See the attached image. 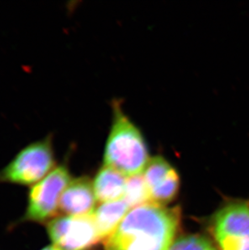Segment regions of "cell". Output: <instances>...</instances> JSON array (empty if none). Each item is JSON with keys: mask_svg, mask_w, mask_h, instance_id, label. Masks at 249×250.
Masks as SVG:
<instances>
[{"mask_svg": "<svg viewBox=\"0 0 249 250\" xmlns=\"http://www.w3.org/2000/svg\"><path fill=\"white\" fill-rule=\"evenodd\" d=\"M213 233L219 250H249V203L233 202L213 220Z\"/></svg>", "mask_w": 249, "mask_h": 250, "instance_id": "6", "label": "cell"}, {"mask_svg": "<svg viewBox=\"0 0 249 250\" xmlns=\"http://www.w3.org/2000/svg\"><path fill=\"white\" fill-rule=\"evenodd\" d=\"M42 250H62L61 249H59V247H57V246H47V247H45V248L43 249Z\"/></svg>", "mask_w": 249, "mask_h": 250, "instance_id": "13", "label": "cell"}, {"mask_svg": "<svg viewBox=\"0 0 249 250\" xmlns=\"http://www.w3.org/2000/svg\"><path fill=\"white\" fill-rule=\"evenodd\" d=\"M57 166L53 135H46L26 145L0 170V182L34 186Z\"/></svg>", "mask_w": 249, "mask_h": 250, "instance_id": "3", "label": "cell"}, {"mask_svg": "<svg viewBox=\"0 0 249 250\" xmlns=\"http://www.w3.org/2000/svg\"><path fill=\"white\" fill-rule=\"evenodd\" d=\"M47 231L62 250H89L101 240L93 213L55 217L47 223Z\"/></svg>", "mask_w": 249, "mask_h": 250, "instance_id": "5", "label": "cell"}, {"mask_svg": "<svg viewBox=\"0 0 249 250\" xmlns=\"http://www.w3.org/2000/svg\"><path fill=\"white\" fill-rule=\"evenodd\" d=\"M71 180L66 164L58 165L31 188L23 220L42 224L54 219L59 211L62 195Z\"/></svg>", "mask_w": 249, "mask_h": 250, "instance_id": "4", "label": "cell"}, {"mask_svg": "<svg viewBox=\"0 0 249 250\" xmlns=\"http://www.w3.org/2000/svg\"><path fill=\"white\" fill-rule=\"evenodd\" d=\"M126 181L121 172L104 166L92 182L97 200L105 203L123 199Z\"/></svg>", "mask_w": 249, "mask_h": 250, "instance_id": "9", "label": "cell"}, {"mask_svg": "<svg viewBox=\"0 0 249 250\" xmlns=\"http://www.w3.org/2000/svg\"><path fill=\"white\" fill-rule=\"evenodd\" d=\"M149 161L144 135L124 115L119 104L114 103L113 125L106 142L104 166L129 177L142 174Z\"/></svg>", "mask_w": 249, "mask_h": 250, "instance_id": "2", "label": "cell"}, {"mask_svg": "<svg viewBox=\"0 0 249 250\" xmlns=\"http://www.w3.org/2000/svg\"><path fill=\"white\" fill-rule=\"evenodd\" d=\"M123 200L129 208H138L139 206L151 203L150 192L144 179V175H137L127 177Z\"/></svg>", "mask_w": 249, "mask_h": 250, "instance_id": "11", "label": "cell"}, {"mask_svg": "<svg viewBox=\"0 0 249 250\" xmlns=\"http://www.w3.org/2000/svg\"><path fill=\"white\" fill-rule=\"evenodd\" d=\"M144 177L150 192L151 203L165 206L176 197L180 178L174 167L162 156L150 159Z\"/></svg>", "mask_w": 249, "mask_h": 250, "instance_id": "7", "label": "cell"}, {"mask_svg": "<svg viewBox=\"0 0 249 250\" xmlns=\"http://www.w3.org/2000/svg\"><path fill=\"white\" fill-rule=\"evenodd\" d=\"M169 250H216L211 242L203 236L191 235L179 238Z\"/></svg>", "mask_w": 249, "mask_h": 250, "instance_id": "12", "label": "cell"}, {"mask_svg": "<svg viewBox=\"0 0 249 250\" xmlns=\"http://www.w3.org/2000/svg\"><path fill=\"white\" fill-rule=\"evenodd\" d=\"M181 221L179 208L147 203L129 210L104 240L105 250H169Z\"/></svg>", "mask_w": 249, "mask_h": 250, "instance_id": "1", "label": "cell"}, {"mask_svg": "<svg viewBox=\"0 0 249 250\" xmlns=\"http://www.w3.org/2000/svg\"><path fill=\"white\" fill-rule=\"evenodd\" d=\"M129 206L123 199L102 203L93 212L95 222L101 240H106L118 229L129 211Z\"/></svg>", "mask_w": 249, "mask_h": 250, "instance_id": "10", "label": "cell"}, {"mask_svg": "<svg viewBox=\"0 0 249 250\" xmlns=\"http://www.w3.org/2000/svg\"><path fill=\"white\" fill-rule=\"evenodd\" d=\"M97 198L89 178L71 180L62 195L59 211L66 215H86L94 212Z\"/></svg>", "mask_w": 249, "mask_h": 250, "instance_id": "8", "label": "cell"}]
</instances>
